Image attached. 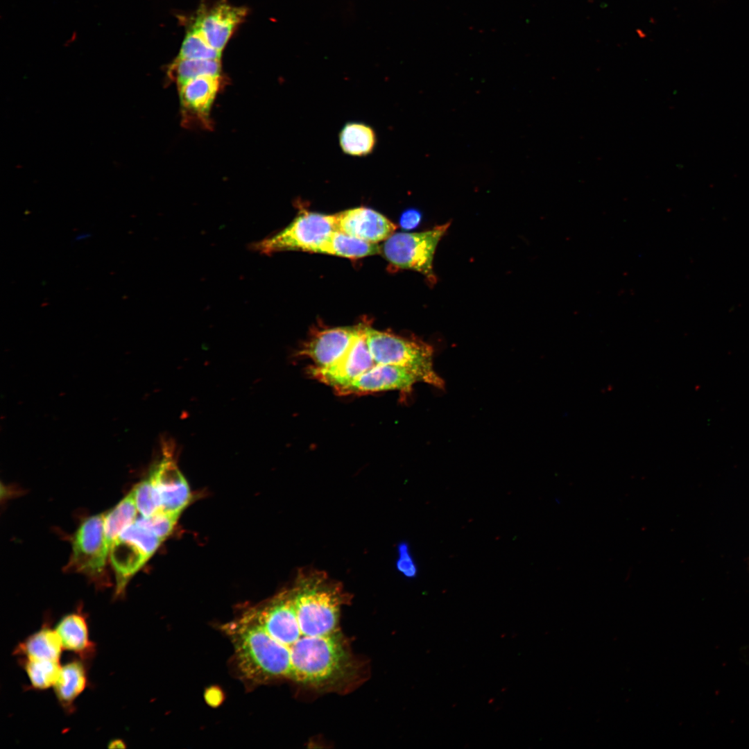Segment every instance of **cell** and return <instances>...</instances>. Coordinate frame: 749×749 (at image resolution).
<instances>
[{
	"mask_svg": "<svg viewBox=\"0 0 749 749\" xmlns=\"http://www.w3.org/2000/svg\"><path fill=\"white\" fill-rule=\"evenodd\" d=\"M233 644L240 673L248 680L266 682L291 677L289 649L273 639L247 612L223 626Z\"/></svg>",
	"mask_w": 749,
	"mask_h": 749,
	"instance_id": "1",
	"label": "cell"
},
{
	"mask_svg": "<svg viewBox=\"0 0 749 749\" xmlns=\"http://www.w3.org/2000/svg\"><path fill=\"white\" fill-rule=\"evenodd\" d=\"M368 345L377 364L404 368L420 381L443 389L445 382L433 368V347L417 338L402 337L365 326Z\"/></svg>",
	"mask_w": 749,
	"mask_h": 749,
	"instance_id": "2",
	"label": "cell"
},
{
	"mask_svg": "<svg viewBox=\"0 0 749 749\" xmlns=\"http://www.w3.org/2000/svg\"><path fill=\"white\" fill-rule=\"evenodd\" d=\"M449 225L447 223L420 232H394L380 246L381 254L393 266L418 272L433 285L437 282L433 266L436 249Z\"/></svg>",
	"mask_w": 749,
	"mask_h": 749,
	"instance_id": "3",
	"label": "cell"
},
{
	"mask_svg": "<svg viewBox=\"0 0 749 749\" xmlns=\"http://www.w3.org/2000/svg\"><path fill=\"white\" fill-rule=\"evenodd\" d=\"M337 230L335 214L302 212L284 230L254 245L263 254L285 250L319 253L320 248Z\"/></svg>",
	"mask_w": 749,
	"mask_h": 749,
	"instance_id": "4",
	"label": "cell"
},
{
	"mask_svg": "<svg viewBox=\"0 0 749 749\" xmlns=\"http://www.w3.org/2000/svg\"><path fill=\"white\" fill-rule=\"evenodd\" d=\"M163 541L137 522L128 526L110 548V559L116 573L115 598L122 596L130 578L153 556Z\"/></svg>",
	"mask_w": 749,
	"mask_h": 749,
	"instance_id": "5",
	"label": "cell"
},
{
	"mask_svg": "<svg viewBox=\"0 0 749 749\" xmlns=\"http://www.w3.org/2000/svg\"><path fill=\"white\" fill-rule=\"evenodd\" d=\"M247 613L273 639L286 646L289 652L297 644H311L327 637H311L302 631L295 607L292 588L279 593L266 604L251 609Z\"/></svg>",
	"mask_w": 749,
	"mask_h": 749,
	"instance_id": "6",
	"label": "cell"
},
{
	"mask_svg": "<svg viewBox=\"0 0 749 749\" xmlns=\"http://www.w3.org/2000/svg\"><path fill=\"white\" fill-rule=\"evenodd\" d=\"M105 515L89 517L76 531L70 560L75 571L89 576H98L103 571L110 549L105 534Z\"/></svg>",
	"mask_w": 749,
	"mask_h": 749,
	"instance_id": "7",
	"label": "cell"
},
{
	"mask_svg": "<svg viewBox=\"0 0 749 749\" xmlns=\"http://www.w3.org/2000/svg\"><path fill=\"white\" fill-rule=\"evenodd\" d=\"M375 364L368 345L365 326L363 325L349 350L336 363L325 369L311 366L308 372L311 377L336 391L350 384Z\"/></svg>",
	"mask_w": 749,
	"mask_h": 749,
	"instance_id": "8",
	"label": "cell"
},
{
	"mask_svg": "<svg viewBox=\"0 0 749 749\" xmlns=\"http://www.w3.org/2000/svg\"><path fill=\"white\" fill-rule=\"evenodd\" d=\"M248 10L221 1L211 8H200L191 25L198 28L208 43L222 52Z\"/></svg>",
	"mask_w": 749,
	"mask_h": 749,
	"instance_id": "9",
	"label": "cell"
},
{
	"mask_svg": "<svg viewBox=\"0 0 749 749\" xmlns=\"http://www.w3.org/2000/svg\"><path fill=\"white\" fill-rule=\"evenodd\" d=\"M362 327L363 325H359L322 329L306 341L299 354L313 361L311 367L328 368L347 352Z\"/></svg>",
	"mask_w": 749,
	"mask_h": 749,
	"instance_id": "10",
	"label": "cell"
},
{
	"mask_svg": "<svg viewBox=\"0 0 749 749\" xmlns=\"http://www.w3.org/2000/svg\"><path fill=\"white\" fill-rule=\"evenodd\" d=\"M420 381L410 370L397 365L375 364L350 384L335 391L341 395H363L386 390L409 394L413 385Z\"/></svg>",
	"mask_w": 749,
	"mask_h": 749,
	"instance_id": "11",
	"label": "cell"
},
{
	"mask_svg": "<svg viewBox=\"0 0 749 749\" xmlns=\"http://www.w3.org/2000/svg\"><path fill=\"white\" fill-rule=\"evenodd\" d=\"M337 230L371 243L384 241L396 225L378 212L360 207L335 214Z\"/></svg>",
	"mask_w": 749,
	"mask_h": 749,
	"instance_id": "12",
	"label": "cell"
},
{
	"mask_svg": "<svg viewBox=\"0 0 749 749\" xmlns=\"http://www.w3.org/2000/svg\"><path fill=\"white\" fill-rule=\"evenodd\" d=\"M150 475L160 494L161 509L181 513L190 501L191 493L186 479L171 455L166 454Z\"/></svg>",
	"mask_w": 749,
	"mask_h": 749,
	"instance_id": "13",
	"label": "cell"
},
{
	"mask_svg": "<svg viewBox=\"0 0 749 749\" xmlns=\"http://www.w3.org/2000/svg\"><path fill=\"white\" fill-rule=\"evenodd\" d=\"M221 85V76H203L178 87L184 118H195L207 123L212 105Z\"/></svg>",
	"mask_w": 749,
	"mask_h": 749,
	"instance_id": "14",
	"label": "cell"
},
{
	"mask_svg": "<svg viewBox=\"0 0 749 749\" xmlns=\"http://www.w3.org/2000/svg\"><path fill=\"white\" fill-rule=\"evenodd\" d=\"M55 629L64 650L73 653L88 662L94 658L96 645L89 638L87 617L81 611L63 616L56 623Z\"/></svg>",
	"mask_w": 749,
	"mask_h": 749,
	"instance_id": "15",
	"label": "cell"
},
{
	"mask_svg": "<svg viewBox=\"0 0 749 749\" xmlns=\"http://www.w3.org/2000/svg\"><path fill=\"white\" fill-rule=\"evenodd\" d=\"M88 665V662L76 657L61 666L53 687L58 702L67 714L73 713L76 700L87 686Z\"/></svg>",
	"mask_w": 749,
	"mask_h": 749,
	"instance_id": "16",
	"label": "cell"
},
{
	"mask_svg": "<svg viewBox=\"0 0 749 749\" xmlns=\"http://www.w3.org/2000/svg\"><path fill=\"white\" fill-rule=\"evenodd\" d=\"M63 646L59 635L49 621L19 642L13 655L18 659L51 660L60 662Z\"/></svg>",
	"mask_w": 749,
	"mask_h": 749,
	"instance_id": "17",
	"label": "cell"
},
{
	"mask_svg": "<svg viewBox=\"0 0 749 749\" xmlns=\"http://www.w3.org/2000/svg\"><path fill=\"white\" fill-rule=\"evenodd\" d=\"M319 253L355 259L381 254V248L377 243H371L336 230L322 245Z\"/></svg>",
	"mask_w": 749,
	"mask_h": 749,
	"instance_id": "18",
	"label": "cell"
},
{
	"mask_svg": "<svg viewBox=\"0 0 749 749\" xmlns=\"http://www.w3.org/2000/svg\"><path fill=\"white\" fill-rule=\"evenodd\" d=\"M377 137L374 130L360 122H348L341 130L339 144L344 153L365 156L374 148Z\"/></svg>",
	"mask_w": 749,
	"mask_h": 749,
	"instance_id": "19",
	"label": "cell"
},
{
	"mask_svg": "<svg viewBox=\"0 0 749 749\" xmlns=\"http://www.w3.org/2000/svg\"><path fill=\"white\" fill-rule=\"evenodd\" d=\"M221 59L176 58L167 69V76L180 87L190 80L203 76H221Z\"/></svg>",
	"mask_w": 749,
	"mask_h": 749,
	"instance_id": "20",
	"label": "cell"
},
{
	"mask_svg": "<svg viewBox=\"0 0 749 749\" xmlns=\"http://www.w3.org/2000/svg\"><path fill=\"white\" fill-rule=\"evenodd\" d=\"M137 511L135 492L132 490L111 511L105 513L104 529L110 549L123 531L135 522Z\"/></svg>",
	"mask_w": 749,
	"mask_h": 749,
	"instance_id": "21",
	"label": "cell"
},
{
	"mask_svg": "<svg viewBox=\"0 0 749 749\" xmlns=\"http://www.w3.org/2000/svg\"><path fill=\"white\" fill-rule=\"evenodd\" d=\"M19 665L26 672L31 687L45 690L55 685L61 669L60 662L18 659Z\"/></svg>",
	"mask_w": 749,
	"mask_h": 749,
	"instance_id": "22",
	"label": "cell"
},
{
	"mask_svg": "<svg viewBox=\"0 0 749 749\" xmlns=\"http://www.w3.org/2000/svg\"><path fill=\"white\" fill-rule=\"evenodd\" d=\"M222 52L214 49L200 31L191 25L180 49L178 58L186 59H221Z\"/></svg>",
	"mask_w": 749,
	"mask_h": 749,
	"instance_id": "23",
	"label": "cell"
},
{
	"mask_svg": "<svg viewBox=\"0 0 749 749\" xmlns=\"http://www.w3.org/2000/svg\"><path fill=\"white\" fill-rule=\"evenodd\" d=\"M133 490L137 510L141 516H150L161 509L160 494L150 475L139 483Z\"/></svg>",
	"mask_w": 749,
	"mask_h": 749,
	"instance_id": "24",
	"label": "cell"
},
{
	"mask_svg": "<svg viewBox=\"0 0 749 749\" xmlns=\"http://www.w3.org/2000/svg\"><path fill=\"white\" fill-rule=\"evenodd\" d=\"M180 513L160 509L148 517L140 516L135 520L164 541L172 532Z\"/></svg>",
	"mask_w": 749,
	"mask_h": 749,
	"instance_id": "25",
	"label": "cell"
},
{
	"mask_svg": "<svg viewBox=\"0 0 749 749\" xmlns=\"http://www.w3.org/2000/svg\"><path fill=\"white\" fill-rule=\"evenodd\" d=\"M397 568L406 577L414 578L417 576V565L410 552L407 543H401L398 546V558Z\"/></svg>",
	"mask_w": 749,
	"mask_h": 749,
	"instance_id": "26",
	"label": "cell"
},
{
	"mask_svg": "<svg viewBox=\"0 0 749 749\" xmlns=\"http://www.w3.org/2000/svg\"><path fill=\"white\" fill-rule=\"evenodd\" d=\"M421 215L419 212L415 209H410L403 214L401 218V223L404 227L411 228L418 224Z\"/></svg>",
	"mask_w": 749,
	"mask_h": 749,
	"instance_id": "27",
	"label": "cell"
},
{
	"mask_svg": "<svg viewBox=\"0 0 749 749\" xmlns=\"http://www.w3.org/2000/svg\"><path fill=\"white\" fill-rule=\"evenodd\" d=\"M126 747L125 743L119 739L112 740L108 744L110 748H124Z\"/></svg>",
	"mask_w": 749,
	"mask_h": 749,
	"instance_id": "28",
	"label": "cell"
},
{
	"mask_svg": "<svg viewBox=\"0 0 749 749\" xmlns=\"http://www.w3.org/2000/svg\"><path fill=\"white\" fill-rule=\"evenodd\" d=\"M89 236H90V234L88 233V232L80 233V234H77L74 238V242H79L80 241H83V240H85V239L89 238Z\"/></svg>",
	"mask_w": 749,
	"mask_h": 749,
	"instance_id": "29",
	"label": "cell"
}]
</instances>
